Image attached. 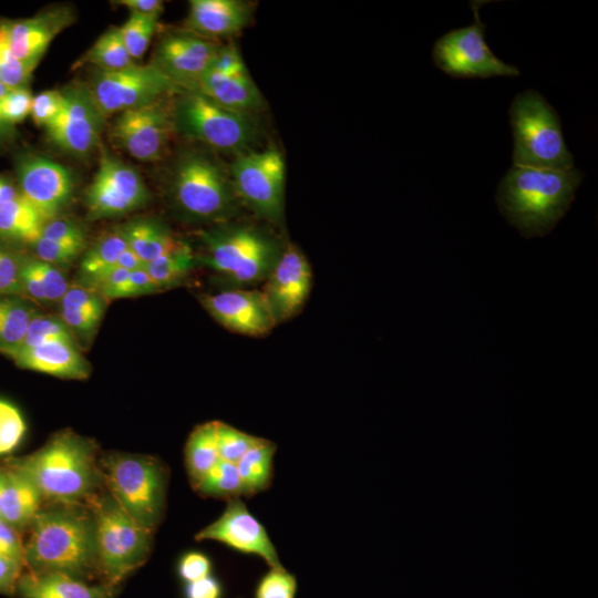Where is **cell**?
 I'll return each mask as SVG.
<instances>
[{
    "mask_svg": "<svg viewBox=\"0 0 598 598\" xmlns=\"http://www.w3.org/2000/svg\"><path fill=\"white\" fill-rule=\"evenodd\" d=\"M20 194L47 221L56 218L73 193L71 172L48 157L25 154L17 162Z\"/></svg>",
    "mask_w": 598,
    "mask_h": 598,
    "instance_id": "2e32d148",
    "label": "cell"
},
{
    "mask_svg": "<svg viewBox=\"0 0 598 598\" xmlns=\"http://www.w3.org/2000/svg\"><path fill=\"white\" fill-rule=\"evenodd\" d=\"M45 220L21 195L0 209V236L33 244L42 234Z\"/></svg>",
    "mask_w": 598,
    "mask_h": 598,
    "instance_id": "4dcf8cb0",
    "label": "cell"
},
{
    "mask_svg": "<svg viewBox=\"0 0 598 598\" xmlns=\"http://www.w3.org/2000/svg\"><path fill=\"white\" fill-rule=\"evenodd\" d=\"M24 543L25 568L99 578L94 520L84 505L50 504L37 513Z\"/></svg>",
    "mask_w": 598,
    "mask_h": 598,
    "instance_id": "6da1fadb",
    "label": "cell"
},
{
    "mask_svg": "<svg viewBox=\"0 0 598 598\" xmlns=\"http://www.w3.org/2000/svg\"><path fill=\"white\" fill-rule=\"evenodd\" d=\"M0 518L21 533L41 509L43 498L33 482L17 466L2 467Z\"/></svg>",
    "mask_w": 598,
    "mask_h": 598,
    "instance_id": "d4e9b609",
    "label": "cell"
},
{
    "mask_svg": "<svg viewBox=\"0 0 598 598\" xmlns=\"http://www.w3.org/2000/svg\"><path fill=\"white\" fill-rule=\"evenodd\" d=\"M203 238V262L235 285L266 280L283 249L274 237L247 225L221 227Z\"/></svg>",
    "mask_w": 598,
    "mask_h": 598,
    "instance_id": "52a82bcc",
    "label": "cell"
},
{
    "mask_svg": "<svg viewBox=\"0 0 598 598\" xmlns=\"http://www.w3.org/2000/svg\"><path fill=\"white\" fill-rule=\"evenodd\" d=\"M126 248L128 247L121 228L103 236L81 260V285L92 288L105 272L116 266Z\"/></svg>",
    "mask_w": 598,
    "mask_h": 598,
    "instance_id": "1f68e13d",
    "label": "cell"
},
{
    "mask_svg": "<svg viewBox=\"0 0 598 598\" xmlns=\"http://www.w3.org/2000/svg\"><path fill=\"white\" fill-rule=\"evenodd\" d=\"M116 266L126 270L133 271L143 268L144 265L141 259L128 248H126L120 256Z\"/></svg>",
    "mask_w": 598,
    "mask_h": 598,
    "instance_id": "6125c7cd",
    "label": "cell"
},
{
    "mask_svg": "<svg viewBox=\"0 0 598 598\" xmlns=\"http://www.w3.org/2000/svg\"><path fill=\"white\" fill-rule=\"evenodd\" d=\"M277 445L266 439L254 445L236 464L245 497L255 496L271 486Z\"/></svg>",
    "mask_w": 598,
    "mask_h": 598,
    "instance_id": "83f0119b",
    "label": "cell"
},
{
    "mask_svg": "<svg viewBox=\"0 0 598 598\" xmlns=\"http://www.w3.org/2000/svg\"><path fill=\"white\" fill-rule=\"evenodd\" d=\"M85 506L94 520L99 579L118 587L147 560L154 532L135 522L106 489Z\"/></svg>",
    "mask_w": 598,
    "mask_h": 598,
    "instance_id": "277c9868",
    "label": "cell"
},
{
    "mask_svg": "<svg viewBox=\"0 0 598 598\" xmlns=\"http://www.w3.org/2000/svg\"><path fill=\"white\" fill-rule=\"evenodd\" d=\"M221 584L212 575L202 579L187 582L185 598H221Z\"/></svg>",
    "mask_w": 598,
    "mask_h": 598,
    "instance_id": "680465c9",
    "label": "cell"
},
{
    "mask_svg": "<svg viewBox=\"0 0 598 598\" xmlns=\"http://www.w3.org/2000/svg\"><path fill=\"white\" fill-rule=\"evenodd\" d=\"M173 194L178 207L200 220L219 219L234 208L236 193L220 166L203 153L184 154L173 176Z\"/></svg>",
    "mask_w": 598,
    "mask_h": 598,
    "instance_id": "9c48e42d",
    "label": "cell"
},
{
    "mask_svg": "<svg viewBox=\"0 0 598 598\" xmlns=\"http://www.w3.org/2000/svg\"><path fill=\"white\" fill-rule=\"evenodd\" d=\"M118 587L92 585L63 573L23 571L17 585L20 598H115Z\"/></svg>",
    "mask_w": 598,
    "mask_h": 598,
    "instance_id": "cb8c5ba5",
    "label": "cell"
},
{
    "mask_svg": "<svg viewBox=\"0 0 598 598\" xmlns=\"http://www.w3.org/2000/svg\"><path fill=\"white\" fill-rule=\"evenodd\" d=\"M81 62L104 71L121 70L134 64V60L123 42L120 28L116 27H111L103 32L81 59Z\"/></svg>",
    "mask_w": 598,
    "mask_h": 598,
    "instance_id": "d6a6232c",
    "label": "cell"
},
{
    "mask_svg": "<svg viewBox=\"0 0 598 598\" xmlns=\"http://www.w3.org/2000/svg\"><path fill=\"white\" fill-rule=\"evenodd\" d=\"M121 230L128 249L141 259L143 265L169 251L178 243L163 225L154 220H134Z\"/></svg>",
    "mask_w": 598,
    "mask_h": 598,
    "instance_id": "f1b7e54d",
    "label": "cell"
},
{
    "mask_svg": "<svg viewBox=\"0 0 598 598\" xmlns=\"http://www.w3.org/2000/svg\"><path fill=\"white\" fill-rule=\"evenodd\" d=\"M104 488L141 526L155 532L166 503L167 468L146 455L113 453L99 461Z\"/></svg>",
    "mask_w": 598,
    "mask_h": 598,
    "instance_id": "5b68a950",
    "label": "cell"
},
{
    "mask_svg": "<svg viewBox=\"0 0 598 598\" xmlns=\"http://www.w3.org/2000/svg\"><path fill=\"white\" fill-rule=\"evenodd\" d=\"M173 106L174 127L224 152H241L255 138L249 114L226 109L195 90H183Z\"/></svg>",
    "mask_w": 598,
    "mask_h": 598,
    "instance_id": "ba28073f",
    "label": "cell"
},
{
    "mask_svg": "<svg viewBox=\"0 0 598 598\" xmlns=\"http://www.w3.org/2000/svg\"><path fill=\"white\" fill-rule=\"evenodd\" d=\"M73 21L64 7L50 9L28 19L2 22L12 54L37 66L53 39Z\"/></svg>",
    "mask_w": 598,
    "mask_h": 598,
    "instance_id": "44dd1931",
    "label": "cell"
},
{
    "mask_svg": "<svg viewBox=\"0 0 598 598\" xmlns=\"http://www.w3.org/2000/svg\"><path fill=\"white\" fill-rule=\"evenodd\" d=\"M298 581L285 567L270 568L258 581L255 598H296Z\"/></svg>",
    "mask_w": 598,
    "mask_h": 598,
    "instance_id": "b9f144b4",
    "label": "cell"
},
{
    "mask_svg": "<svg viewBox=\"0 0 598 598\" xmlns=\"http://www.w3.org/2000/svg\"><path fill=\"white\" fill-rule=\"evenodd\" d=\"M32 245L38 259L56 267H68L82 251L42 236Z\"/></svg>",
    "mask_w": 598,
    "mask_h": 598,
    "instance_id": "681fc988",
    "label": "cell"
},
{
    "mask_svg": "<svg viewBox=\"0 0 598 598\" xmlns=\"http://www.w3.org/2000/svg\"><path fill=\"white\" fill-rule=\"evenodd\" d=\"M11 89L7 87L6 85L0 83V99L7 94Z\"/></svg>",
    "mask_w": 598,
    "mask_h": 598,
    "instance_id": "be15d7a7",
    "label": "cell"
},
{
    "mask_svg": "<svg viewBox=\"0 0 598 598\" xmlns=\"http://www.w3.org/2000/svg\"><path fill=\"white\" fill-rule=\"evenodd\" d=\"M32 97L28 87H18L0 99V135L10 133L30 115Z\"/></svg>",
    "mask_w": 598,
    "mask_h": 598,
    "instance_id": "f35d334b",
    "label": "cell"
},
{
    "mask_svg": "<svg viewBox=\"0 0 598 598\" xmlns=\"http://www.w3.org/2000/svg\"><path fill=\"white\" fill-rule=\"evenodd\" d=\"M23 568L19 563L0 556V594L11 596L17 592Z\"/></svg>",
    "mask_w": 598,
    "mask_h": 598,
    "instance_id": "6f0895ef",
    "label": "cell"
},
{
    "mask_svg": "<svg viewBox=\"0 0 598 598\" xmlns=\"http://www.w3.org/2000/svg\"><path fill=\"white\" fill-rule=\"evenodd\" d=\"M16 364L62 379L84 380L91 368L76 342L51 340L37 347L19 350L11 355Z\"/></svg>",
    "mask_w": 598,
    "mask_h": 598,
    "instance_id": "7402d4cb",
    "label": "cell"
},
{
    "mask_svg": "<svg viewBox=\"0 0 598 598\" xmlns=\"http://www.w3.org/2000/svg\"><path fill=\"white\" fill-rule=\"evenodd\" d=\"M0 556L14 560L25 568L24 544L20 533L0 518Z\"/></svg>",
    "mask_w": 598,
    "mask_h": 598,
    "instance_id": "816d5d0a",
    "label": "cell"
},
{
    "mask_svg": "<svg viewBox=\"0 0 598 598\" xmlns=\"http://www.w3.org/2000/svg\"><path fill=\"white\" fill-rule=\"evenodd\" d=\"M10 463L33 482L43 502L51 504L85 506L103 484L94 441L69 429Z\"/></svg>",
    "mask_w": 598,
    "mask_h": 598,
    "instance_id": "7a4b0ae2",
    "label": "cell"
},
{
    "mask_svg": "<svg viewBox=\"0 0 598 598\" xmlns=\"http://www.w3.org/2000/svg\"><path fill=\"white\" fill-rule=\"evenodd\" d=\"M23 256L0 244V296H22Z\"/></svg>",
    "mask_w": 598,
    "mask_h": 598,
    "instance_id": "7bdbcfd3",
    "label": "cell"
},
{
    "mask_svg": "<svg viewBox=\"0 0 598 598\" xmlns=\"http://www.w3.org/2000/svg\"><path fill=\"white\" fill-rule=\"evenodd\" d=\"M285 181V161L275 148L241 154L231 165L236 196L271 221L282 217Z\"/></svg>",
    "mask_w": 598,
    "mask_h": 598,
    "instance_id": "7c38bea8",
    "label": "cell"
},
{
    "mask_svg": "<svg viewBox=\"0 0 598 598\" xmlns=\"http://www.w3.org/2000/svg\"><path fill=\"white\" fill-rule=\"evenodd\" d=\"M21 285L23 295L40 303L48 302L42 283L31 261V257H23L21 268Z\"/></svg>",
    "mask_w": 598,
    "mask_h": 598,
    "instance_id": "9f6ffc18",
    "label": "cell"
},
{
    "mask_svg": "<svg viewBox=\"0 0 598 598\" xmlns=\"http://www.w3.org/2000/svg\"><path fill=\"white\" fill-rule=\"evenodd\" d=\"M193 265L194 256L190 247L178 241L173 249L145 264L144 269L158 289H164L184 279Z\"/></svg>",
    "mask_w": 598,
    "mask_h": 598,
    "instance_id": "836d02e7",
    "label": "cell"
},
{
    "mask_svg": "<svg viewBox=\"0 0 598 598\" xmlns=\"http://www.w3.org/2000/svg\"><path fill=\"white\" fill-rule=\"evenodd\" d=\"M205 497L225 499L244 496L241 480L236 464L219 460L194 488Z\"/></svg>",
    "mask_w": 598,
    "mask_h": 598,
    "instance_id": "e575fe53",
    "label": "cell"
},
{
    "mask_svg": "<svg viewBox=\"0 0 598 598\" xmlns=\"http://www.w3.org/2000/svg\"><path fill=\"white\" fill-rule=\"evenodd\" d=\"M87 87L105 118L183 91L152 63L115 71L96 69Z\"/></svg>",
    "mask_w": 598,
    "mask_h": 598,
    "instance_id": "8fae6325",
    "label": "cell"
},
{
    "mask_svg": "<svg viewBox=\"0 0 598 598\" xmlns=\"http://www.w3.org/2000/svg\"><path fill=\"white\" fill-rule=\"evenodd\" d=\"M35 68L12 54L0 23V83L9 89L27 87Z\"/></svg>",
    "mask_w": 598,
    "mask_h": 598,
    "instance_id": "ab89813d",
    "label": "cell"
},
{
    "mask_svg": "<svg viewBox=\"0 0 598 598\" xmlns=\"http://www.w3.org/2000/svg\"><path fill=\"white\" fill-rule=\"evenodd\" d=\"M41 236L80 250H83L86 243L81 227L68 219L53 218L47 221Z\"/></svg>",
    "mask_w": 598,
    "mask_h": 598,
    "instance_id": "7dc6e473",
    "label": "cell"
},
{
    "mask_svg": "<svg viewBox=\"0 0 598 598\" xmlns=\"http://www.w3.org/2000/svg\"><path fill=\"white\" fill-rule=\"evenodd\" d=\"M311 280L310 265L305 255L293 245H287L267 276L262 290L276 323L299 312L309 296Z\"/></svg>",
    "mask_w": 598,
    "mask_h": 598,
    "instance_id": "d6986e66",
    "label": "cell"
},
{
    "mask_svg": "<svg viewBox=\"0 0 598 598\" xmlns=\"http://www.w3.org/2000/svg\"><path fill=\"white\" fill-rule=\"evenodd\" d=\"M174 128L173 107L164 97L120 113L111 136L132 157L154 162L164 156Z\"/></svg>",
    "mask_w": 598,
    "mask_h": 598,
    "instance_id": "9a60e30c",
    "label": "cell"
},
{
    "mask_svg": "<svg viewBox=\"0 0 598 598\" xmlns=\"http://www.w3.org/2000/svg\"><path fill=\"white\" fill-rule=\"evenodd\" d=\"M31 261L42 283L47 301L61 300L69 289V283L60 268L37 257H31Z\"/></svg>",
    "mask_w": 598,
    "mask_h": 598,
    "instance_id": "bcb514c9",
    "label": "cell"
},
{
    "mask_svg": "<svg viewBox=\"0 0 598 598\" xmlns=\"http://www.w3.org/2000/svg\"><path fill=\"white\" fill-rule=\"evenodd\" d=\"M509 122L514 137L513 165L545 169L574 167L559 117L539 93L527 90L517 94L509 107Z\"/></svg>",
    "mask_w": 598,
    "mask_h": 598,
    "instance_id": "8992f818",
    "label": "cell"
},
{
    "mask_svg": "<svg viewBox=\"0 0 598 598\" xmlns=\"http://www.w3.org/2000/svg\"><path fill=\"white\" fill-rule=\"evenodd\" d=\"M104 311L75 310L61 308V319L72 332L83 342H90L103 318Z\"/></svg>",
    "mask_w": 598,
    "mask_h": 598,
    "instance_id": "ee69618b",
    "label": "cell"
},
{
    "mask_svg": "<svg viewBox=\"0 0 598 598\" xmlns=\"http://www.w3.org/2000/svg\"><path fill=\"white\" fill-rule=\"evenodd\" d=\"M61 90H45L32 97L30 116L37 126L47 127L62 111Z\"/></svg>",
    "mask_w": 598,
    "mask_h": 598,
    "instance_id": "f6af8a7d",
    "label": "cell"
},
{
    "mask_svg": "<svg viewBox=\"0 0 598 598\" xmlns=\"http://www.w3.org/2000/svg\"><path fill=\"white\" fill-rule=\"evenodd\" d=\"M195 91L226 109L245 114L260 109L264 103L260 91L247 71L236 74L207 71Z\"/></svg>",
    "mask_w": 598,
    "mask_h": 598,
    "instance_id": "484cf974",
    "label": "cell"
},
{
    "mask_svg": "<svg viewBox=\"0 0 598 598\" xmlns=\"http://www.w3.org/2000/svg\"><path fill=\"white\" fill-rule=\"evenodd\" d=\"M158 18L130 13L120 27L123 42L133 60L141 59L147 50L157 28Z\"/></svg>",
    "mask_w": 598,
    "mask_h": 598,
    "instance_id": "8d00e7d4",
    "label": "cell"
},
{
    "mask_svg": "<svg viewBox=\"0 0 598 598\" xmlns=\"http://www.w3.org/2000/svg\"><path fill=\"white\" fill-rule=\"evenodd\" d=\"M130 272V270L115 266L105 272L92 288L96 289L106 300L118 299Z\"/></svg>",
    "mask_w": 598,
    "mask_h": 598,
    "instance_id": "db71d44e",
    "label": "cell"
},
{
    "mask_svg": "<svg viewBox=\"0 0 598 598\" xmlns=\"http://www.w3.org/2000/svg\"><path fill=\"white\" fill-rule=\"evenodd\" d=\"M27 425L19 409L0 399V455L13 451L22 441Z\"/></svg>",
    "mask_w": 598,
    "mask_h": 598,
    "instance_id": "60d3db41",
    "label": "cell"
},
{
    "mask_svg": "<svg viewBox=\"0 0 598 598\" xmlns=\"http://www.w3.org/2000/svg\"><path fill=\"white\" fill-rule=\"evenodd\" d=\"M195 539L216 540L234 550L259 556L270 568L283 567L265 526L240 497L227 501L223 514L200 529Z\"/></svg>",
    "mask_w": 598,
    "mask_h": 598,
    "instance_id": "e0dca14e",
    "label": "cell"
},
{
    "mask_svg": "<svg viewBox=\"0 0 598 598\" xmlns=\"http://www.w3.org/2000/svg\"><path fill=\"white\" fill-rule=\"evenodd\" d=\"M61 92L62 111L44 130L60 150L73 156H86L100 143L105 116L87 85L70 84Z\"/></svg>",
    "mask_w": 598,
    "mask_h": 598,
    "instance_id": "5bb4252c",
    "label": "cell"
},
{
    "mask_svg": "<svg viewBox=\"0 0 598 598\" xmlns=\"http://www.w3.org/2000/svg\"><path fill=\"white\" fill-rule=\"evenodd\" d=\"M581 179L575 167L545 169L513 165L498 185L496 203L522 236L542 237L566 214Z\"/></svg>",
    "mask_w": 598,
    "mask_h": 598,
    "instance_id": "3957f363",
    "label": "cell"
},
{
    "mask_svg": "<svg viewBox=\"0 0 598 598\" xmlns=\"http://www.w3.org/2000/svg\"><path fill=\"white\" fill-rule=\"evenodd\" d=\"M251 16L238 0H193L185 22L188 32L207 38L229 37L241 31Z\"/></svg>",
    "mask_w": 598,
    "mask_h": 598,
    "instance_id": "603a6c76",
    "label": "cell"
},
{
    "mask_svg": "<svg viewBox=\"0 0 598 598\" xmlns=\"http://www.w3.org/2000/svg\"><path fill=\"white\" fill-rule=\"evenodd\" d=\"M2 482H3V470L2 467H0V494H1V488H2Z\"/></svg>",
    "mask_w": 598,
    "mask_h": 598,
    "instance_id": "e7e4bbea",
    "label": "cell"
},
{
    "mask_svg": "<svg viewBox=\"0 0 598 598\" xmlns=\"http://www.w3.org/2000/svg\"><path fill=\"white\" fill-rule=\"evenodd\" d=\"M208 71L236 74L246 72V65L238 52L233 45L219 47Z\"/></svg>",
    "mask_w": 598,
    "mask_h": 598,
    "instance_id": "f5cc1de1",
    "label": "cell"
},
{
    "mask_svg": "<svg viewBox=\"0 0 598 598\" xmlns=\"http://www.w3.org/2000/svg\"><path fill=\"white\" fill-rule=\"evenodd\" d=\"M37 312L21 296H0V352L11 357L20 349Z\"/></svg>",
    "mask_w": 598,
    "mask_h": 598,
    "instance_id": "f546056e",
    "label": "cell"
},
{
    "mask_svg": "<svg viewBox=\"0 0 598 598\" xmlns=\"http://www.w3.org/2000/svg\"><path fill=\"white\" fill-rule=\"evenodd\" d=\"M13 184L4 177H0V209L19 196Z\"/></svg>",
    "mask_w": 598,
    "mask_h": 598,
    "instance_id": "94428289",
    "label": "cell"
},
{
    "mask_svg": "<svg viewBox=\"0 0 598 598\" xmlns=\"http://www.w3.org/2000/svg\"><path fill=\"white\" fill-rule=\"evenodd\" d=\"M184 455L189 484L194 489L220 460L216 441V421L199 424L192 431Z\"/></svg>",
    "mask_w": 598,
    "mask_h": 598,
    "instance_id": "4316f807",
    "label": "cell"
},
{
    "mask_svg": "<svg viewBox=\"0 0 598 598\" xmlns=\"http://www.w3.org/2000/svg\"><path fill=\"white\" fill-rule=\"evenodd\" d=\"M200 302L217 322L237 333L264 336L277 324L262 291L227 290L203 295Z\"/></svg>",
    "mask_w": 598,
    "mask_h": 598,
    "instance_id": "ffe728a7",
    "label": "cell"
},
{
    "mask_svg": "<svg viewBox=\"0 0 598 598\" xmlns=\"http://www.w3.org/2000/svg\"><path fill=\"white\" fill-rule=\"evenodd\" d=\"M51 340L75 342L72 332L61 317L37 312L29 322L25 337L19 350L33 348Z\"/></svg>",
    "mask_w": 598,
    "mask_h": 598,
    "instance_id": "d590c367",
    "label": "cell"
},
{
    "mask_svg": "<svg viewBox=\"0 0 598 598\" xmlns=\"http://www.w3.org/2000/svg\"><path fill=\"white\" fill-rule=\"evenodd\" d=\"M61 308L105 311L106 299L94 288L72 285L62 297Z\"/></svg>",
    "mask_w": 598,
    "mask_h": 598,
    "instance_id": "c3c4849f",
    "label": "cell"
},
{
    "mask_svg": "<svg viewBox=\"0 0 598 598\" xmlns=\"http://www.w3.org/2000/svg\"><path fill=\"white\" fill-rule=\"evenodd\" d=\"M218 49V44L190 32L174 33L158 42L151 63L179 89L195 90Z\"/></svg>",
    "mask_w": 598,
    "mask_h": 598,
    "instance_id": "ac0fdd59",
    "label": "cell"
},
{
    "mask_svg": "<svg viewBox=\"0 0 598 598\" xmlns=\"http://www.w3.org/2000/svg\"><path fill=\"white\" fill-rule=\"evenodd\" d=\"M484 2L472 1L474 22L448 31L433 47L434 63L453 78L486 79L519 75L518 69L499 60L485 41L486 25L478 14V9Z\"/></svg>",
    "mask_w": 598,
    "mask_h": 598,
    "instance_id": "30bf717a",
    "label": "cell"
},
{
    "mask_svg": "<svg viewBox=\"0 0 598 598\" xmlns=\"http://www.w3.org/2000/svg\"><path fill=\"white\" fill-rule=\"evenodd\" d=\"M261 437L250 435L227 423L216 421V441L219 458L237 464V462L254 446Z\"/></svg>",
    "mask_w": 598,
    "mask_h": 598,
    "instance_id": "74e56055",
    "label": "cell"
},
{
    "mask_svg": "<svg viewBox=\"0 0 598 598\" xmlns=\"http://www.w3.org/2000/svg\"><path fill=\"white\" fill-rule=\"evenodd\" d=\"M121 6L126 7L131 13L158 18L164 10V3L159 0H121Z\"/></svg>",
    "mask_w": 598,
    "mask_h": 598,
    "instance_id": "91938a15",
    "label": "cell"
},
{
    "mask_svg": "<svg viewBox=\"0 0 598 598\" xmlns=\"http://www.w3.org/2000/svg\"><path fill=\"white\" fill-rule=\"evenodd\" d=\"M209 558L197 551L185 554L178 563V575L187 584L210 575Z\"/></svg>",
    "mask_w": 598,
    "mask_h": 598,
    "instance_id": "f907efd6",
    "label": "cell"
},
{
    "mask_svg": "<svg viewBox=\"0 0 598 598\" xmlns=\"http://www.w3.org/2000/svg\"><path fill=\"white\" fill-rule=\"evenodd\" d=\"M148 199L147 187L133 167L107 151L100 156L97 171L85 192L90 219H103L131 213Z\"/></svg>",
    "mask_w": 598,
    "mask_h": 598,
    "instance_id": "4fadbf2b",
    "label": "cell"
},
{
    "mask_svg": "<svg viewBox=\"0 0 598 598\" xmlns=\"http://www.w3.org/2000/svg\"><path fill=\"white\" fill-rule=\"evenodd\" d=\"M159 290L146 270L143 268L130 272L125 281L120 298H131L135 296L152 293Z\"/></svg>",
    "mask_w": 598,
    "mask_h": 598,
    "instance_id": "11a10c76",
    "label": "cell"
}]
</instances>
